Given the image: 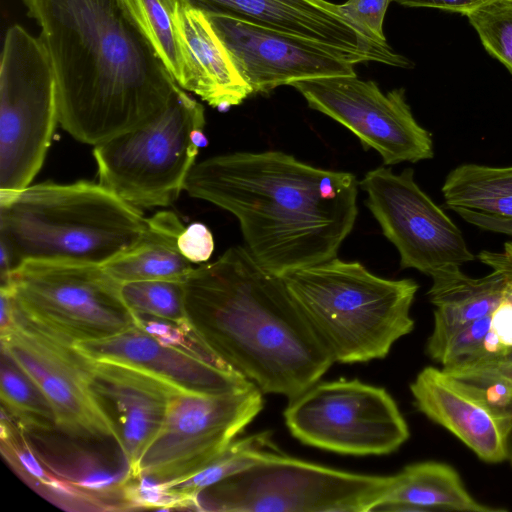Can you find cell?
<instances>
[{
  "label": "cell",
  "instance_id": "30bf717a",
  "mask_svg": "<svg viewBox=\"0 0 512 512\" xmlns=\"http://www.w3.org/2000/svg\"><path fill=\"white\" fill-rule=\"evenodd\" d=\"M284 419L302 443L341 454H390L410 436L392 396L358 379L315 383L289 400Z\"/></svg>",
  "mask_w": 512,
  "mask_h": 512
},
{
  "label": "cell",
  "instance_id": "83f0119b",
  "mask_svg": "<svg viewBox=\"0 0 512 512\" xmlns=\"http://www.w3.org/2000/svg\"><path fill=\"white\" fill-rule=\"evenodd\" d=\"M279 451L268 431L234 439L219 455L194 474L162 483L182 503L184 510L196 509V498L206 488L266 459Z\"/></svg>",
  "mask_w": 512,
  "mask_h": 512
},
{
  "label": "cell",
  "instance_id": "603a6c76",
  "mask_svg": "<svg viewBox=\"0 0 512 512\" xmlns=\"http://www.w3.org/2000/svg\"><path fill=\"white\" fill-rule=\"evenodd\" d=\"M446 206L466 222L512 236V166L462 164L442 186Z\"/></svg>",
  "mask_w": 512,
  "mask_h": 512
},
{
  "label": "cell",
  "instance_id": "cb8c5ba5",
  "mask_svg": "<svg viewBox=\"0 0 512 512\" xmlns=\"http://www.w3.org/2000/svg\"><path fill=\"white\" fill-rule=\"evenodd\" d=\"M372 511L499 512L505 509L478 501L451 465L423 461L409 464L395 474L392 488Z\"/></svg>",
  "mask_w": 512,
  "mask_h": 512
},
{
  "label": "cell",
  "instance_id": "8d00e7d4",
  "mask_svg": "<svg viewBox=\"0 0 512 512\" xmlns=\"http://www.w3.org/2000/svg\"><path fill=\"white\" fill-rule=\"evenodd\" d=\"M406 7L435 8L466 15L488 0H391Z\"/></svg>",
  "mask_w": 512,
  "mask_h": 512
},
{
  "label": "cell",
  "instance_id": "2e32d148",
  "mask_svg": "<svg viewBox=\"0 0 512 512\" xmlns=\"http://www.w3.org/2000/svg\"><path fill=\"white\" fill-rule=\"evenodd\" d=\"M410 391L418 411L479 459L490 464L508 460L512 413L491 401L481 387L428 366L410 384Z\"/></svg>",
  "mask_w": 512,
  "mask_h": 512
},
{
  "label": "cell",
  "instance_id": "5b68a950",
  "mask_svg": "<svg viewBox=\"0 0 512 512\" xmlns=\"http://www.w3.org/2000/svg\"><path fill=\"white\" fill-rule=\"evenodd\" d=\"M334 362L382 359L414 328L418 284L390 280L337 257L282 276Z\"/></svg>",
  "mask_w": 512,
  "mask_h": 512
},
{
  "label": "cell",
  "instance_id": "8992f818",
  "mask_svg": "<svg viewBox=\"0 0 512 512\" xmlns=\"http://www.w3.org/2000/svg\"><path fill=\"white\" fill-rule=\"evenodd\" d=\"M204 107L177 85L155 118L97 144L99 184L140 209L171 205L206 143Z\"/></svg>",
  "mask_w": 512,
  "mask_h": 512
},
{
  "label": "cell",
  "instance_id": "5bb4252c",
  "mask_svg": "<svg viewBox=\"0 0 512 512\" xmlns=\"http://www.w3.org/2000/svg\"><path fill=\"white\" fill-rule=\"evenodd\" d=\"M0 336L1 347L51 404L57 430L80 439L118 443L116 428L90 386L88 358L28 323L16 308L14 323Z\"/></svg>",
  "mask_w": 512,
  "mask_h": 512
},
{
  "label": "cell",
  "instance_id": "d6986e66",
  "mask_svg": "<svg viewBox=\"0 0 512 512\" xmlns=\"http://www.w3.org/2000/svg\"><path fill=\"white\" fill-rule=\"evenodd\" d=\"M90 386L113 422L118 446L135 477L138 463L159 432L177 389L140 370L88 359Z\"/></svg>",
  "mask_w": 512,
  "mask_h": 512
},
{
  "label": "cell",
  "instance_id": "4dcf8cb0",
  "mask_svg": "<svg viewBox=\"0 0 512 512\" xmlns=\"http://www.w3.org/2000/svg\"><path fill=\"white\" fill-rule=\"evenodd\" d=\"M465 16L487 52L512 73V0H488Z\"/></svg>",
  "mask_w": 512,
  "mask_h": 512
},
{
  "label": "cell",
  "instance_id": "ffe728a7",
  "mask_svg": "<svg viewBox=\"0 0 512 512\" xmlns=\"http://www.w3.org/2000/svg\"><path fill=\"white\" fill-rule=\"evenodd\" d=\"M170 10L193 67L192 93L218 109L239 105L253 94L206 12L189 0H170Z\"/></svg>",
  "mask_w": 512,
  "mask_h": 512
},
{
  "label": "cell",
  "instance_id": "d6a6232c",
  "mask_svg": "<svg viewBox=\"0 0 512 512\" xmlns=\"http://www.w3.org/2000/svg\"><path fill=\"white\" fill-rule=\"evenodd\" d=\"M491 314L459 329L428 356L443 368L480 358L491 326Z\"/></svg>",
  "mask_w": 512,
  "mask_h": 512
},
{
  "label": "cell",
  "instance_id": "9a60e30c",
  "mask_svg": "<svg viewBox=\"0 0 512 512\" xmlns=\"http://www.w3.org/2000/svg\"><path fill=\"white\" fill-rule=\"evenodd\" d=\"M206 14L253 94L304 80L357 75L355 65L370 61L233 16Z\"/></svg>",
  "mask_w": 512,
  "mask_h": 512
},
{
  "label": "cell",
  "instance_id": "ac0fdd59",
  "mask_svg": "<svg viewBox=\"0 0 512 512\" xmlns=\"http://www.w3.org/2000/svg\"><path fill=\"white\" fill-rule=\"evenodd\" d=\"M205 12L233 16L286 34L366 56L370 61L409 68L413 63L390 46L377 45L326 0H189Z\"/></svg>",
  "mask_w": 512,
  "mask_h": 512
},
{
  "label": "cell",
  "instance_id": "4316f807",
  "mask_svg": "<svg viewBox=\"0 0 512 512\" xmlns=\"http://www.w3.org/2000/svg\"><path fill=\"white\" fill-rule=\"evenodd\" d=\"M153 48L175 82L192 92L194 73L189 54L176 31L170 0H118Z\"/></svg>",
  "mask_w": 512,
  "mask_h": 512
},
{
  "label": "cell",
  "instance_id": "f35d334b",
  "mask_svg": "<svg viewBox=\"0 0 512 512\" xmlns=\"http://www.w3.org/2000/svg\"><path fill=\"white\" fill-rule=\"evenodd\" d=\"M508 460L510 461L511 466H512V436H511L510 444H509V456H508Z\"/></svg>",
  "mask_w": 512,
  "mask_h": 512
},
{
  "label": "cell",
  "instance_id": "8fae6325",
  "mask_svg": "<svg viewBox=\"0 0 512 512\" xmlns=\"http://www.w3.org/2000/svg\"><path fill=\"white\" fill-rule=\"evenodd\" d=\"M262 408L257 386L219 395L176 389L135 477L168 483L194 474L219 455Z\"/></svg>",
  "mask_w": 512,
  "mask_h": 512
},
{
  "label": "cell",
  "instance_id": "e575fe53",
  "mask_svg": "<svg viewBox=\"0 0 512 512\" xmlns=\"http://www.w3.org/2000/svg\"><path fill=\"white\" fill-rule=\"evenodd\" d=\"M511 350L512 285L508 283L504 298L491 314V326L484 340L482 358L501 357Z\"/></svg>",
  "mask_w": 512,
  "mask_h": 512
},
{
  "label": "cell",
  "instance_id": "d590c367",
  "mask_svg": "<svg viewBox=\"0 0 512 512\" xmlns=\"http://www.w3.org/2000/svg\"><path fill=\"white\" fill-rule=\"evenodd\" d=\"M181 253L192 263L207 261L214 250L211 231L202 223H193L178 238Z\"/></svg>",
  "mask_w": 512,
  "mask_h": 512
},
{
  "label": "cell",
  "instance_id": "ba28073f",
  "mask_svg": "<svg viewBox=\"0 0 512 512\" xmlns=\"http://www.w3.org/2000/svg\"><path fill=\"white\" fill-rule=\"evenodd\" d=\"M0 287L10 291L20 317L73 346L138 326L121 283L100 265L27 261Z\"/></svg>",
  "mask_w": 512,
  "mask_h": 512
},
{
  "label": "cell",
  "instance_id": "44dd1931",
  "mask_svg": "<svg viewBox=\"0 0 512 512\" xmlns=\"http://www.w3.org/2000/svg\"><path fill=\"white\" fill-rule=\"evenodd\" d=\"M26 433L41 460L62 480L101 498L111 511L132 510L127 486L133 475L125 459L88 448L80 438L54 436V430Z\"/></svg>",
  "mask_w": 512,
  "mask_h": 512
},
{
  "label": "cell",
  "instance_id": "3957f363",
  "mask_svg": "<svg viewBox=\"0 0 512 512\" xmlns=\"http://www.w3.org/2000/svg\"><path fill=\"white\" fill-rule=\"evenodd\" d=\"M188 323L222 362L262 393L292 400L334 360L281 276L229 248L182 280Z\"/></svg>",
  "mask_w": 512,
  "mask_h": 512
},
{
  "label": "cell",
  "instance_id": "f546056e",
  "mask_svg": "<svg viewBox=\"0 0 512 512\" xmlns=\"http://www.w3.org/2000/svg\"><path fill=\"white\" fill-rule=\"evenodd\" d=\"M121 294L135 314L187 323L182 281L143 280L121 283Z\"/></svg>",
  "mask_w": 512,
  "mask_h": 512
},
{
  "label": "cell",
  "instance_id": "e0dca14e",
  "mask_svg": "<svg viewBox=\"0 0 512 512\" xmlns=\"http://www.w3.org/2000/svg\"><path fill=\"white\" fill-rule=\"evenodd\" d=\"M74 347L90 360L125 365L195 394L219 395L256 386L225 363L164 344L140 326Z\"/></svg>",
  "mask_w": 512,
  "mask_h": 512
},
{
  "label": "cell",
  "instance_id": "74e56055",
  "mask_svg": "<svg viewBox=\"0 0 512 512\" xmlns=\"http://www.w3.org/2000/svg\"><path fill=\"white\" fill-rule=\"evenodd\" d=\"M478 259L492 270L501 273L506 281L512 285V242L504 244L502 251L483 250L478 254Z\"/></svg>",
  "mask_w": 512,
  "mask_h": 512
},
{
  "label": "cell",
  "instance_id": "f1b7e54d",
  "mask_svg": "<svg viewBox=\"0 0 512 512\" xmlns=\"http://www.w3.org/2000/svg\"><path fill=\"white\" fill-rule=\"evenodd\" d=\"M0 398L2 410L26 431L57 430L55 413L35 381L1 347Z\"/></svg>",
  "mask_w": 512,
  "mask_h": 512
},
{
  "label": "cell",
  "instance_id": "d4e9b609",
  "mask_svg": "<svg viewBox=\"0 0 512 512\" xmlns=\"http://www.w3.org/2000/svg\"><path fill=\"white\" fill-rule=\"evenodd\" d=\"M0 449L15 473L54 505L68 511H111L101 498L58 477L41 460L23 427L2 409Z\"/></svg>",
  "mask_w": 512,
  "mask_h": 512
},
{
  "label": "cell",
  "instance_id": "6da1fadb",
  "mask_svg": "<svg viewBox=\"0 0 512 512\" xmlns=\"http://www.w3.org/2000/svg\"><path fill=\"white\" fill-rule=\"evenodd\" d=\"M55 70L59 124L97 145L146 124L178 85L118 0H22Z\"/></svg>",
  "mask_w": 512,
  "mask_h": 512
},
{
  "label": "cell",
  "instance_id": "ab89813d",
  "mask_svg": "<svg viewBox=\"0 0 512 512\" xmlns=\"http://www.w3.org/2000/svg\"><path fill=\"white\" fill-rule=\"evenodd\" d=\"M502 358L506 359V360H509V361H512V350L509 351L507 354H505L504 356H501Z\"/></svg>",
  "mask_w": 512,
  "mask_h": 512
},
{
  "label": "cell",
  "instance_id": "484cf974",
  "mask_svg": "<svg viewBox=\"0 0 512 512\" xmlns=\"http://www.w3.org/2000/svg\"><path fill=\"white\" fill-rule=\"evenodd\" d=\"M150 222L149 236L142 244L103 265L118 282L182 281L193 269L178 247V238L185 228L177 215L169 211L158 212Z\"/></svg>",
  "mask_w": 512,
  "mask_h": 512
},
{
  "label": "cell",
  "instance_id": "836d02e7",
  "mask_svg": "<svg viewBox=\"0 0 512 512\" xmlns=\"http://www.w3.org/2000/svg\"><path fill=\"white\" fill-rule=\"evenodd\" d=\"M391 0H346L339 4L341 14L352 21L373 43L387 47L383 22Z\"/></svg>",
  "mask_w": 512,
  "mask_h": 512
},
{
  "label": "cell",
  "instance_id": "7402d4cb",
  "mask_svg": "<svg viewBox=\"0 0 512 512\" xmlns=\"http://www.w3.org/2000/svg\"><path fill=\"white\" fill-rule=\"evenodd\" d=\"M431 278L428 296L435 310L433 330L426 342L427 355L459 329L491 314L504 298L508 286L505 277L494 270L483 277L472 278L460 267H452Z\"/></svg>",
  "mask_w": 512,
  "mask_h": 512
},
{
  "label": "cell",
  "instance_id": "9c48e42d",
  "mask_svg": "<svg viewBox=\"0 0 512 512\" xmlns=\"http://www.w3.org/2000/svg\"><path fill=\"white\" fill-rule=\"evenodd\" d=\"M59 123L58 86L39 37L18 24L5 34L0 62V192L30 185Z\"/></svg>",
  "mask_w": 512,
  "mask_h": 512
},
{
  "label": "cell",
  "instance_id": "7c38bea8",
  "mask_svg": "<svg viewBox=\"0 0 512 512\" xmlns=\"http://www.w3.org/2000/svg\"><path fill=\"white\" fill-rule=\"evenodd\" d=\"M359 186L383 234L397 248L401 268L431 277L474 260L462 232L417 185L413 169L395 174L380 166L367 172Z\"/></svg>",
  "mask_w": 512,
  "mask_h": 512
},
{
  "label": "cell",
  "instance_id": "52a82bcc",
  "mask_svg": "<svg viewBox=\"0 0 512 512\" xmlns=\"http://www.w3.org/2000/svg\"><path fill=\"white\" fill-rule=\"evenodd\" d=\"M394 482L395 475L347 472L276 451L200 492L195 510L371 512Z\"/></svg>",
  "mask_w": 512,
  "mask_h": 512
},
{
  "label": "cell",
  "instance_id": "277c9868",
  "mask_svg": "<svg viewBox=\"0 0 512 512\" xmlns=\"http://www.w3.org/2000/svg\"><path fill=\"white\" fill-rule=\"evenodd\" d=\"M150 218L100 185L52 182L0 192V276L27 261L103 266L149 236Z\"/></svg>",
  "mask_w": 512,
  "mask_h": 512
},
{
  "label": "cell",
  "instance_id": "4fadbf2b",
  "mask_svg": "<svg viewBox=\"0 0 512 512\" xmlns=\"http://www.w3.org/2000/svg\"><path fill=\"white\" fill-rule=\"evenodd\" d=\"M308 106L337 121L376 150L384 165L418 162L434 155L432 136L414 118L403 88L382 92L357 75L304 80L291 85Z\"/></svg>",
  "mask_w": 512,
  "mask_h": 512
},
{
  "label": "cell",
  "instance_id": "1f68e13d",
  "mask_svg": "<svg viewBox=\"0 0 512 512\" xmlns=\"http://www.w3.org/2000/svg\"><path fill=\"white\" fill-rule=\"evenodd\" d=\"M443 369L481 387L491 401L512 413V361L486 357Z\"/></svg>",
  "mask_w": 512,
  "mask_h": 512
},
{
  "label": "cell",
  "instance_id": "7a4b0ae2",
  "mask_svg": "<svg viewBox=\"0 0 512 512\" xmlns=\"http://www.w3.org/2000/svg\"><path fill=\"white\" fill-rule=\"evenodd\" d=\"M358 185L350 172L264 151L195 163L183 190L233 214L250 254L282 277L337 257L356 221Z\"/></svg>",
  "mask_w": 512,
  "mask_h": 512
}]
</instances>
